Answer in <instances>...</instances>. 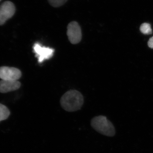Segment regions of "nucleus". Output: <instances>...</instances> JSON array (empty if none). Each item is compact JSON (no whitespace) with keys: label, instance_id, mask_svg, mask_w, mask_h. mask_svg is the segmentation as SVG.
<instances>
[{"label":"nucleus","instance_id":"obj_1","mask_svg":"<svg viewBox=\"0 0 153 153\" xmlns=\"http://www.w3.org/2000/svg\"><path fill=\"white\" fill-rule=\"evenodd\" d=\"M84 103L83 96L76 90H70L66 92L60 100L61 106L68 112H74L79 110Z\"/></svg>","mask_w":153,"mask_h":153},{"label":"nucleus","instance_id":"obj_2","mask_svg":"<svg viewBox=\"0 0 153 153\" xmlns=\"http://www.w3.org/2000/svg\"><path fill=\"white\" fill-rule=\"evenodd\" d=\"M91 125L100 134L108 137H113L115 130L113 125L104 116L95 117L91 121Z\"/></svg>","mask_w":153,"mask_h":153},{"label":"nucleus","instance_id":"obj_3","mask_svg":"<svg viewBox=\"0 0 153 153\" xmlns=\"http://www.w3.org/2000/svg\"><path fill=\"white\" fill-rule=\"evenodd\" d=\"M67 36L71 44H78L82 38V30L77 22L72 21L68 24L67 27Z\"/></svg>","mask_w":153,"mask_h":153},{"label":"nucleus","instance_id":"obj_4","mask_svg":"<svg viewBox=\"0 0 153 153\" xmlns=\"http://www.w3.org/2000/svg\"><path fill=\"white\" fill-rule=\"evenodd\" d=\"M16 9L13 3L7 1L0 6V26L4 25L6 21L11 19L16 12Z\"/></svg>","mask_w":153,"mask_h":153},{"label":"nucleus","instance_id":"obj_5","mask_svg":"<svg viewBox=\"0 0 153 153\" xmlns=\"http://www.w3.org/2000/svg\"><path fill=\"white\" fill-rule=\"evenodd\" d=\"M21 71L15 67H0V78L2 80H18L22 76Z\"/></svg>","mask_w":153,"mask_h":153},{"label":"nucleus","instance_id":"obj_6","mask_svg":"<svg viewBox=\"0 0 153 153\" xmlns=\"http://www.w3.org/2000/svg\"><path fill=\"white\" fill-rule=\"evenodd\" d=\"M33 48L36 57L38 58V63H42L44 60L49 59L52 57L54 54V49L49 47H42L38 43L34 44Z\"/></svg>","mask_w":153,"mask_h":153},{"label":"nucleus","instance_id":"obj_7","mask_svg":"<svg viewBox=\"0 0 153 153\" xmlns=\"http://www.w3.org/2000/svg\"><path fill=\"white\" fill-rule=\"evenodd\" d=\"M21 84L18 80H1L0 81V92L7 93L18 90Z\"/></svg>","mask_w":153,"mask_h":153},{"label":"nucleus","instance_id":"obj_8","mask_svg":"<svg viewBox=\"0 0 153 153\" xmlns=\"http://www.w3.org/2000/svg\"><path fill=\"white\" fill-rule=\"evenodd\" d=\"M10 114V112L8 108L5 105L0 103V122L7 119Z\"/></svg>","mask_w":153,"mask_h":153},{"label":"nucleus","instance_id":"obj_9","mask_svg":"<svg viewBox=\"0 0 153 153\" xmlns=\"http://www.w3.org/2000/svg\"><path fill=\"white\" fill-rule=\"evenodd\" d=\"M140 31L144 35H150L152 33L151 25L146 23L142 24L140 27Z\"/></svg>","mask_w":153,"mask_h":153},{"label":"nucleus","instance_id":"obj_10","mask_svg":"<svg viewBox=\"0 0 153 153\" xmlns=\"http://www.w3.org/2000/svg\"><path fill=\"white\" fill-rule=\"evenodd\" d=\"M49 4L53 7H60L63 5L68 0H47Z\"/></svg>","mask_w":153,"mask_h":153},{"label":"nucleus","instance_id":"obj_11","mask_svg":"<svg viewBox=\"0 0 153 153\" xmlns=\"http://www.w3.org/2000/svg\"><path fill=\"white\" fill-rule=\"evenodd\" d=\"M148 45L149 47L151 49H153V36L150 38L148 42Z\"/></svg>","mask_w":153,"mask_h":153},{"label":"nucleus","instance_id":"obj_12","mask_svg":"<svg viewBox=\"0 0 153 153\" xmlns=\"http://www.w3.org/2000/svg\"><path fill=\"white\" fill-rule=\"evenodd\" d=\"M1 0H0V1H1Z\"/></svg>","mask_w":153,"mask_h":153}]
</instances>
